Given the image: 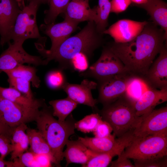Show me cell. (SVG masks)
I'll return each instance as SVG.
<instances>
[{"label":"cell","mask_w":167,"mask_h":167,"mask_svg":"<svg viewBox=\"0 0 167 167\" xmlns=\"http://www.w3.org/2000/svg\"><path fill=\"white\" fill-rule=\"evenodd\" d=\"M167 38L162 29L153 22H148L132 40L122 43L113 41L107 45L131 74L143 78Z\"/></svg>","instance_id":"6da1fadb"},{"label":"cell","mask_w":167,"mask_h":167,"mask_svg":"<svg viewBox=\"0 0 167 167\" xmlns=\"http://www.w3.org/2000/svg\"><path fill=\"white\" fill-rule=\"evenodd\" d=\"M103 35L97 31L95 22L90 21L78 33L69 37L53 50L46 49L39 43L35 44L47 64L54 60L58 62L62 70L71 69V61L77 54L83 53L89 59L92 56L94 51L103 43Z\"/></svg>","instance_id":"7a4b0ae2"},{"label":"cell","mask_w":167,"mask_h":167,"mask_svg":"<svg viewBox=\"0 0 167 167\" xmlns=\"http://www.w3.org/2000/svg\"><path fill=\"white\" fill-rule=\"evenodd\" d=\"M35 121L38 131L51 149L53 163L60 166V162L64 158L63 148L69 137L75 133V122L71 114L64 121L60 122L46 109L41 111Z\"/></svg>","instance_id":"3957f363"},{"label":"cell","mask_w":167,"mask_h":167,"mask_svg":"<svg viewBox=\"0 0 167 167\" xmlns=\"http://www.w3.org/2000/svg\"><path fill=\"white\" fill-rule=\"evenodd\" d=\"M134 103L125 93L113 102L103 106L101 110L97 111L102 120L111 125L115 137H119L135 129L139 124L141 117L136 114Z\"/></svg>","instance_id":"277c9868"},{"label":"cell","mask_w":167,"mask_h":167,"mask_svg":"<svg viewBox=\"0 0 167 167\" xmlns=\"http://www.w3.org/2000/svg\"><path fill=\"white\" fill-rule=\"evenodd\" d=\"M167 155V135L135 137L116 160L144 159Z\"/></svg>","instance_id":"5b68a950"},{"label":"cell","mask_w":167,"mask_h":167,"mask_svg":"<svg viewBox=\"0 0 167 167\" xmlns=\"http://www.w3.org/2000/svg\"><path fill=\"white\" fill-rule=\"evenodd\" d=\"M47 0H29L28 4L24 6L19 14L11 36V40L24 42L28 39H37L39 43L45 46L46 38L40 34L36 23L37 10Z\"/></svg>","instance_id":"8992f818"},{"label":"cell","mask_w":167,"mask_h":167,"mask_svg":"<svg viewBox=\"0 0 167 167\" xmlns=\"http://www.w3.org/2000/svg\"><path fill=\"white\" fill-rule=\"evenodd\" d=\"M80 74L81 76L93 78L97 81L114 76L131 74L108 45L104 47L97 61Z\"/></svg>","instance_id":"52a82bcc"},{"label":"cell","mask_w":167,"mask_h":167,"mask_svg":"<svg viewBox=\"0 0 167 167\" xmlns=\"http://www.w3.org/2000/svg\"><path fill=\"white\" fill-rule=\"evenodd\" d=\"M40 112L39 109L23 107L0 95V121L11 128L35 121Z\"/></svg>","instance_id":"ba28073f"},{"label":"cell","mask_w":167,"mask_h":167,"mask_svg":"<svg viewBox=\"0 0 167 167\" xmlns=\"http://www.w3.org/2000/svg\"><path fill=\"white\" fill-rule=\"evenodd\" d=\"M8 43V48L0 55V72L12 69L26 63L35 66L47 64L45 59L40 56L28 53L23 47V42L13 41L12 43Z\"/></svg>","instance_id":"9c48e42d"},{"label":"cell","mask_w":167,"mask_h":167,"mask_svg":"<svg viewBox=\"0 0 167 167\" xmlns=\"http://www.w3.org/2000/svg\"><path fill=\"white\" fill-rule=\"evenodd\" d=\"M140 116V121L134 130L135 137L167 135V106L154 109Z\"/></svg>","instance_id":"30bf717a"},{"label":"cell","mask_w":167,"mask_h":167,"mask_svg":"<svg viewBox=\"0 0 167 167\" xmlns=\"http://www.w3.org/2000/svg\"><path fill=\"white\" fill-rule=\"evenodd\" d=\"M131 74L118 75L98 81V102L104 106L116 101L126 91Z\"/></svg>","instance_id":"8fae6325"},{"label":"cell","mask_w":167,"mask_h":167,"mask_svg":"<svg viewBox=\"0 0 167 167\" xmlns=\"http://www.w3.org/2000/svg\"><path fill=\"white\" fill-rule=\"evenodd\" d=\"M21 9L17 0H0V44L11 40L12 32Z\"/></svg>","instance_id":"7c38bea8"},{"label":"cell","mask_w":167,"mask_h":167,"mask_svg":"<svg viewBox=\"0 0 167 167\" xmlns=\"http://www.w3.org/2000/svg\"><path fill=\"white\" fill-rule=\"evenodd\" d=\"M148 22L122 19L113 24L103 34L111 36L116 43H125L134 39L143 30Z\"/></svg>","instance_id":"4fadbf2b"},{"label":"cell","mask_w":167,"mask_h":167,"mask_svg":"<svg viewBox=\"0 0 167 167\" xmlns=\"http://www.w3.org/2000/svg\"><path fill=\"white\" fill-rule=\"evenodd\" d=\"M143 78L148 87L158 89L167 88V49L165 44Z\"/></svg>","instance_id":"5bb4252c"},{"label":"cell","mask_w":167,"mask_h":167,"mask_svg":"<svg viewBox=\"0 0 167 167\" xmlns=\"http://www.w3.org/2000/svg\"><path fill=\"white\" fill-rule=\"evenodd\" d=\"M97 87V83L87 79H84L80 84L66 82L62 87L68 96L78 104L91 107L96 110L97 99L92 97V91Z\"/></svg>","instance_id":"9a60e30c"},{"label":"cell","mask_w":167,"mask_h":167,"mask_svg":"<svg viewBox=\"0 0 167 167\" xmlns=\"http://www.w3.org/2000/svg\"><path fill=\"white\" fill-rule=\"evenodd\" d=\"M79 23L66 18L61 22L41 24L40 30L51 39L52 50L69 38L78 28Z\"/></svg>","instance_id":"2e32d148"},{"label":"cell","mask_w":167,"mask_h":167,"mask_svg":"<svg viewBox=\"0 0 167 167\" xmlns=\"http://www.w3.org/2000/svg\"><path fill=\"white\" fill-rule=\"evenodd\" d=\"M167 101V88L158 89L149 88L134 103L136 114L140 116Z\"/></svg>","instance_id":"e0dca14e"},{"label":"cell","mask_w":167,"mask_h":167,"mask_svg":"<svg viewBox=\"0 0 167 167\" xmlns=\"http://www.w3.org/2000/svg\"><path fill=\"white\" fill-rule=\"evenodd\" d=\"M90 0H71L66 7L63 13L64 18L78 22L93 21L97 19L96 6L90 7Z\"/></svg>","instance_id":"ac0fdd59"},{"label":"cell","mask_w":167,"mask_h":167,"mask_svg":"<svg viewBox=\"0 0 167 167\" xmlns=\"http://www.w3.org/2000/svg\"><path fill=\"white\" fill-rule=\"evenodd\" d=\"M66 148L63 155L66 161V166L72 163L84 165L86 164L95 152L88 148L83 143L77 140H68Z\"/></svg>","instance_id":"d6986e66"},{"label":"cell","mask_w":167,"mask_h":167,"mask_svg":"<svg viewBox=\"0 0 167 167\" xmlns=\"http://www.w3.org/2000/svg\"><path fill=\"white\" fill-rule=\"evenodd\" d=\"M136 5L145 9L152 22L162 29L167 36V3L162 0H148L144 4Z\"/></svg>","instance_id":"ffe728a7"},{"label":"cell","mask_w":167,"mask_h":167,"mask_svg":"<svg viewBox=\"0 0 167 167\" xmlns=\"http://www.w3.org/2000/svg\"><path fill=\"white\" fill-rule=\"evenodd\" d=\"M28 128L26 123H22L15 128L13 130L11 137L12 160L18 158L28 148L29 139L25 132Z\"/></svg>","instance_id":"44dd1931"},{"label":"cell","mask_w":167,"mask_h":167,"mask_svg":"<svg viewBox=\"0 0 167 167\" xmlns=\"http://www.w3.org/2000/svg\"><path fill=\"white\" fill-rule=\"evenodd\" d=\"M0 95L3 98L27 108L39 109L42 105L41 101L34 98H28L10 87L5 88L0 86Z\"/></svg>","instance_id":"7402d4cb"},{"label":"cell","mask_w":167,"mask_h":167,"mask_svg":"<svg viewBox=\"0 0 167 167\" xmlns=\"http://www.w3.org/2000/svg\"><path fill=\"white\" fill-rule=\"evenodd\" d=\"M115 137L113 134L103 138L79 137L78 140L92 151L103 153L110 152L114 148L117 142Z\"/></svg>","instance_id":"603a6c76"},{"label":"cell","mask_w":167,"mask_h":167,"mask_svg":"<svg viewBox=\"0 0 167 167\" xmlns=\"http://www.w3.org/2000/svg\"><path fill=\"white\" fill-rule=\"evenodd\" d=\"M53 109L52 115L60 122L64 121L78 104L68 96L63 99L52 100L49 102Z\"/></svg>","instance_id":"cb8c5ba5"},{"label":"cell","mask_w":167,"mask_h":167,"mask_svg":"<svg viewBox=\"0 0 167 167\" xmlns=\"http://www.w3.org/2000/svg\"><path fill=\"white\" fill-rule=\"evenodd\" d=\"M35 67L22 64L12 69L4 71L8 77L20 78L26 79L31 83L33 87L38 88L40 80L36 74Z\"/></svg>","instance_id":"d4e9b609"},{"label":"cell","mask_w":167,"mask_h":167,"mask_svg":"<svg viewBox=\"0 0 167 167\" xmlns=\"http://www.w3.org/2000/svg\"><path fill=\"white\" fill-rule=\"evenodd\" d=\"M26 132L28 138L30 152L37 154H48L53 157L49 146L39 131L28 128Z\"/></svg>","instance_id":"484cf974"},{"label":"cell","mask_w":167,"mask_h":167,"mask_svg":"<svg viewBox=\"0 0 167 167\" xmlns=\"http://www.w3.org/2000/svg\"><path fill=\"white\" fill-rule=\"evenodd\" d=\"M110 0H98L96 6L97 19L95 22L96 29L99 33L103 34L108 25V19L111 13Z\"/></svg>","instance_id":"4316f807"},{"label":"cell","mask_w":167,"mask_h":167,"mask_svg":"<svg viewBox=\"0 0 167 167\" xmlns=\"http://www.w3.org/2000/svg\"><path fill=\"white\" fill-rule=\"evenodd\" d=\"M71 0H47L49 8L45 11V24L54 23L58 16L63 13Z\"/></svg>","instance_id":"83f0119b"},{"label":"cell","mask_w":167,"mask_h":167,"mask_svg":"<svg viewBox=\"0 0 167 167\" xmlns=\"http://www.w3.org/2000/svg\"><path fill=\"white\" fill-rule=\"evenodd\" d=\"M149 88L142 78L134 76L130 80L125 93L135 102Z\"/></svg>","instance_id":"f1b7e54d"},{"label":"cell","mask_w":167,"mask_h":167,"mask_svg":"<svg viewBox=\"0 0 167 167\" xmlns=\"http://www.w3.org/2000/svg\"><path fill=\"white\" fill-rule=\"evenodd\" d=\"M102 120L101 116L98 113H92L75 122V128L85 133L93 132Z\"/></svg>","instance_id":"f546056e"},{"label":"cell","mask_w":167,"mask_h":167,"mask_svg":"<svg viewBox=\"0 0 167 167\" xmlns=\"http://www.w3.org/2000/svg\"><path fill=\"white\" fill-rule=\"evenodd\" d=\"M114 156L110 152L103 153L95 152L84 167H106L109 165Z\"/></svg>","instance_id":"4dcf8cb0"},{"label":"cell","mask_w":167,"mask_h":167,"mask_svg":"<svg viewBox=\"0 0 167 167\" xmlns=\"http://www.w3.org/2000/svg\"><path fill=\"white\" fill-rule=\"evenodd\" d=\"M10 87H12L30 99L33 98L30 87V82L24 79L8 77Z\"/></svg>","instance_id":"1f68e13d"},{"label":"cell","mask_w":167,"mask_h":167,"mask_svg":"<svg viewBox=\"0 0 167 167\" xmlns=\"http://www.w3.org/2000/svg\"><path fill=\"white\" fill-rule=\"evenodd\" d=\"M62 70H54L49 72L46 76V82L48 86L53 89L62 88L66 82Z\"/></svg>","instance_id":"d6a6232c"},{"label":"cell","mask_w":167,"mask_h":167,"mask_svg":"<svg viewBox=\"0 0 167 167\" xmlns=\"http://www.w3.org/2000/svg\"><path fill=\"white\" fill-rule=\"evenodd\" d=\"M135 167H167V155L144 159H134Z\"/></svg>","instance_id":"836d02e7"},{"label":"cell","mask_w":167,"mask_h":167,"mask_svg":"<svg viewBox=\"0 0 167 167\" xmlns=\"http://www.w3.org/2000/svg\"><path fill=\"white\" fill-rule=\"evenodd\" d=\"M88 59V57L83 53L77 54L71 61V69L79 73L85 71L89 67Z\"/></svg>","instance_id":"e575fe53"},{"label":"cell","mask_w":167,"mask_h":167,"mask_svg":"<svg viewBox=\"0 0 167 167\" xmlns=\"http://www.w3.org/2000/svg\"><path fill=\"white\" fill-rule=\"evenodd\" d=\"M19 167H40L36 154L31 152H24L16 158Z\"/></svg>","instance_id":"d590c367"},{"label":"cell","mask_w":167,"mask_h":167,"mask_svg":"<svg viewBox=\"0 0 167 167\" xmlns=\"http://www.w3.org/2000/svg\"><path fill=\"white\" fill-rule=\"evenodd\" d=\"M112 131L113 128L110 124L102 120L97 125L93 132L95 137L103 138L111 135Z\"/></svg>","instance_id":"8d00e7d4"},{"label":"cell","mask_w":167,"mask_h":167,"mask_svg":"<svg viewBox=\"0 0 167 167\" xmlns=\"http://www.w3.org/2000/svg\"><path fill=\"white\" fill-rule=\"evenodd\" d=\"M11 136L5 134H0V158L4 159L12 152Z\"/></svg>","instance_id":"74e56055"},{"label":"cell","mask_w":167,"mask_h":167,"mask_svg":"<svg viewBox=\"0 0 167 167\" xmlns=\"http://www.w3.org/2000/svg\"><path fill=\"white\" fill-rule=\"evenodd\" d=\"M131 0H111V12L118 14L125 11L131 4Z\"/></svg>","instance_id":"f35d334b"},{"label":"cell","mask_w":167,"mask_h":167,"mask_svg":"<svg viewBox=\"0 0 167 167\" xmlns=\"http://www.w3.org/2000/svg\"><path fill=\"white\" fill-rule=\"evenodd\" d=\"M36 158L40 167L51 166V163L53 162V158L50 155L48 154H36Z\"/></svg>","instance_id":"ab89813d"},{"label":"cell","mask_w":167,"mask_h":167,"mask_svg":"<svg viewBox=\"0 0 167 167\" xmlns=\"http://www.w3.org/2000/svg\"><path fill=\"white\" fill-rule=\"evenodd\" d=\"M110 166L111 167H135L129 159H126L119 161L116 160L111 161Z\"/></svg>","instance_id":"60d3db41"},{"label":"cell","mask_w":167,"mask_h":167,"mask_svg":"<svg viewBox=\"0 0 167 167\" xmlns=\"http://www.w3.org/2000/svg\"><path fill=\"white\" fill-rule=\"evenodd\" d=\"M14 129L6 126L0 121V134H5L11 137Z\"/></svg>","instance_id":"b9f144b4"},{"label":"cell","mask_w":167,"mask_h":167,"mask_svg":"<svg viewBox=\"0 0 167 167\" xmlns=\"http://www.w3.org/2000/svg\"><path fill=\"white\" fill-rule=\"evenodd\" d=\"M15 167L14 162L12 161H7L4 159L0 158V167Z\"/></svg>","instance_id":"7bdbcfd3"},{"label":"cell","mask_w":167,"mask_h":167,"mask_svg":"<svg viewBox=\"0 0 167 167\" xmlns=\"http://www.w3.org/2000/svg\"><path fill=\"white\" fill-rule=\"evenodd\" d=\"M131 2H133L136 5H140L146 3L148 0H131Z\"/></svg>","instance_id":"ee69618b"},{"label":"cell","mask_w":167,"mask_h":167,"mask_svg":"<svg viewBox=\"0 0 167 167\" xmlns=\"http://www.w3.org/2000/svg\"><path fill=\"white\" fill-rule=\"evenodd\" d=\"M17 1L19 3H21V2H22L23 3L24 2V0H28V1H29V0H17Z\"/></svg>","instance_id":"f6af8a7d"}]
</instances>
